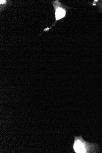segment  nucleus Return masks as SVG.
<instances>
[{"instance_id":"f257e3e1","label":"nucleus","mask_w":102,"mask_h":153,"mask_svg":"<svg viewBox=\"0 0 102 153\" xmlns=\"http://www.w3.org/2000/svg\"><path fill=\"white\" fill-rule=\"evenodd\" d=\"M73 148L74 152L77 153H98L100 150L97 143L87 142L81 136L75 137Z\"/></svg>"},{"instance_id":"f03ea898","label":"nucleus","mask_w":102,"mask_h":153,"mask_svg":"<svg viewBox=\"0 0 102 153\" xmlns=\"http://www.w3.org/2000/svg\"><path fill=\"white\" fill-rule=\"evenodd\" d=\"M52 3L55 11V22L51 27L49 28H46L44 29L43 32L49 31L52 29V27L55 25L56 22L57 21L66 17L67 10L70 8L64 5L58 0L53 1Z\"/></svg>"}]
</instances>
